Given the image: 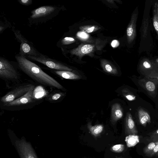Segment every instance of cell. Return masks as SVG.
Returning <instances> with one entry per match:
<instances>
[{
  "label": "cell",
  "instance_id": "obj_21",
  "mask_svg": "<svg viewBox=\"0 0 158 158\" xmlns=\"http://www.w3.org/2000/svg\"><path fill=\"white\" fill-rule=\"evenodd\" d=\"M125 148L124 145L120 144H116L112 146L110 148V150L114 152L120 153L123 152Z\"/></svg>",
  "mask_w": 158,
  "mask_h": 158
},
{
  "label": "cell",
  "instance_id": "obj_17",
  "mask_svg": "<svg viewBox=\"0 0 158 158\" xmlns=\"http://www.w3.org/2000/svg\"><path fill=\"white\" fill-rule=\"evenodd\" d=\"M87 127L91 134L95 137L99 136L103 129V126L102 125L98 124L92 126L90 123L88 124Z\"/></svg>",
  "mask_w": 158,
  "mask_h": 158
},
{
  "label": "cell",
  "instance_id": "obj_34",
  "mask_svg": "<svg viewBox=\"0 0 158 158\" xmlns=\"http://www.w3.org/2000/svg\"><path fill=\"white\" fill-rule=\"evenodd\" d=\"M156 62L158 63V58L156 60Z\"/></svg>",
  "mask_w": 158,
  "mask_h": 158
},
{
  "label": "cell",
  "instance_id": "obj_30",
  "mask_svg": "<svg viewBox=\"0 0 158 158\" xmlns=\"http://www.w3.org/2000/svg\"><path fill=\"white\" fill-rule=\"evenodd\" d=\"M143 67L146 69H148L151 68V65L147 61H144L143 64Z\"/></svg>",
  "mask_w": 158,
  "mask_h": 158
},
{
  "label": "cell",
  "instance_id": "obj_6",
  "mask_svg": "<svg viewBox=\"0 0 158 158\" xmlns=\"http://www.w3.org/2000/svg\"><path fill=\"white\" fill-rule=\"evenodd\" d=\"M16 38L20 42L19 55L24 57L28 56H37L39 53L32 44L26 39L19 31H14Z\"/></svg>",
  "mask_w": 158,
  "mask_h": 158
},
{
  "label": "cell",
  "instance_id": "obj_19",
  "mask_svg": "<svg viewBox=\"0 0 158 158\" xmlns=\"http://www.w3.org/2000/svg\"><path fill=\"white\" fill-rule=\"evenodd\" d=\"M145 78L158 85V73L154 71L151 72L145 76Z\"/></svg>",
  "mask_w": 158,
  "mask_h": 158
},
{
  "label": "cell",
  "instance_id": "obj_4",
  "mask_svg": "<svg viewBox=\"0 0 158 158\" xmlns=\"http://www.w3.org/2000/svg\"><path fill=\"white\" fill-rule=\"evenodd\" d=\"M35 87L33 81L28 80L22 81L10 89L5 95L1 97L0 104L9 102L18 99Z\"/></svg>",
  "mask_w": 158,
  "mask_h": 158
},
{
  "label": "cell",
  "instance_id": "obj_27",
  "mask_svg": "<svg viewBox=\"0 0 158 158\" xmlns=\"http://www.w3.org/2000/svg\"><path fill=\"white\" fill-rule=\"evenodd\" d=\"M158 152V144H157L154 148L148 155L150 157H152L156 155Z\"/></svg>",
  "mask_w": 158,
  "mask_h": 158
},
{
  "label": "cell",
  "instance_id": "obj_8",
  "mask_svg": "<svg viewBox=\"0 0 158 158\" xmlns=\"http://www.w3.org/2000/svg\"><path fill=\"white\" fill-rule=\"evenodd\" d=\"M56 10V7L51 6H42L32 10L31 12L30 18L37 19L45 17L52 15Z\"/></svg>",
  "mask_w": 158,
  "mask_h": 158
},
{
  "label": "cell",
  "instance_id": "obj_14",
  "mask_svg": "<svg viewBox=\"0 0 158 158\" xmlns=\"http://www.w3.org/2000/svg\"><path fill=\"white\" fill-rule=\"evenodd\" d=\"M51 72L56 76L66 79L74 80L80 78L79 76L70 71L52 70Z\"/></svg>",
  "mask_w": 158,
  "mask_h": 158
},
{
  "label": "cell",
  "instance_id": "obj_12",
  "mask_svg": "<svg viewBox=\"0 0 158 158\" xmlns=\"http://www.w3.org/2000/svg\"><path fill=\"white\" fill-rule=\"evenodd\" d=\"M123 115L122 108L118 103L113 105L111 109V119L113 123H115L121 119Z\"/></svg>",
  "mask_w": 158,
  "mask_h": 158
},
{
  "label": "cell",
  "instance_id": "obj_11",
  "mask_svg": "<svg viewBox=\"0 0 158 158\" xmlns=\"http://www.w3.org/2000/svg\"><path fill=\"white\" fill-rule=\"evenodd\" d=\"M66 93L60 89H55L48 94L45 97L44 100L50 103H58L62 101Z\"/></svg>",
  "mask_w": 158,
  "mask_h": 158
},
{
  "label": "cell",
  "instance_id": "obj_13",
  "mask_svg": "<svg viewBox=\"0 0 158 158\" xmlns=\"http://www.w3.org/2000/svg\"><path fill=\"white\" fill-rule=\"evenodd\" d=\"M93 46L90 44H84L72 50L71 52L72 54L81 56L91 52L93 50Z\"/></svg>",
  "mask_w": 158,
  "mask_h": 158
},
{
  "label": "cell",
  "instance_id": "obj_29",
  "mask_svg": "<svg viewBox=\"0 0 158 158\" xmlns=\"http://www.w3.org/2000/svg\"><path fill=\"white\" fill-rule=\"evenodd\" d=\"M124 95L129 101H132L135 99V96L133 94H125Z\"/></svg>",
  "mask_w": 158,
  "mask_h": 158
},
{
  "label": "cell",
  "instance_id": "obj_23",
  "mask_svg": "<svg viewBox=\"0 0 158 158\" xmlns=\"http://www.w3.org/2000/svg\"><path fill=\"white\" fill-rule=\"evenodd\" d=\"M153 22L154 27L158 35V16L155 6L153 11Z\"/></svg>",
  "mask_w": 158,
  "mask_h": 158
},
{
  "label": "cell",
  "instance_id": "obj_5",
  "mask_svg": "<svg viewBox=\"0 0 158 158\" xmlns=\"http://www.w3.org/2000/svg\"><path fill=\"white\" fill-rule=\"evenodd\" d=\"M27 57L29 59L42 64L52 70L70 71L72 70L62 63L40 53L37 56H28Z\"/></svg>",
  "mask_w": 158,
  "mask_h": 158
},
{
  "label": "cell",
  "instance_id": "obj_20",
  "mask_svg": "<svg viewBox=\"0 0 158 158\" xmlns=\"http://www.w3.org/2000/svg\"><path fill=\"white\" fill-rule=\"evenodd\" d=\"M158 144V140L150 143L143 149L144 153L148 155Z\"/></svg>",
  "mask_w": 158,
  "mask_h": 158
},
{
  "label": "cell",
  "instance_id": "obj_33",
  "mask_svg": "<svg viewBox=\"0 0 158 158\" xmlns=\"http://www.w3.org/2000/svg\"><path fill=\"white\" fill-rule=\"evenodd\" d=\"M155 7L156 8L157 13V15L158 16V3H155Z\"/></svg>",
  "mask_w": 158,
  "mask_h": 158
},
{
  "label": "cell",
  "instance_id": "obj_9",
  "mask_svg": "<svg viewBox=\"0 0 158 158\" xmlns=\"http://www.w3.org/2000/svg\"><path fill=\"white\" fill-rule=\"evenodd\" d=\"M138 17L137 14L132 15L130 23L127 30V35L128 43H131L136 36V23Z\"/></svg>",
  "mask_w": 158,
  "mask_h": 158
},
{
  "label": "cell",
  "instance_id": "obj_24",
  "mask_svg": "<svg viewBox=\"0 0 158 158\" xmlns=\"http://www.w3.org/2000/svg\"><path fill=\"white\" fill-rule=\"evenodd\" d=\"M75 41L74 39L70 37H66L61 40V43L63 44H68L74 42Z\"/></svg>",
  "mask_w": 158,
  "mask_h": 158
},
{
  "label": "cell",
  "instance_id": "obj_2",
  "mask_svg": "<svg viewBox=\"0 0 158 158\" xmlns=\"http://www.w3.org/2000/svg\"><path fill=\"white\" fill-rule=\"evenodd\" d=\"M35 87L18 99L9 102L0 104L1 109L10 111H19L30 109L40 104L44 99L36 98L34 97L33 94Z\"/></svg>",
  "mask_w": 158,
  "mask_h": 158
},
{
  "label": "cell",
  "instance_id": "obj_16",
  "mask_svg": "<svg viewBox=\"0 0 158 158\" xmlns=\"http://www.w3.org/2000/svg\"><path fill=\"white\" fill-rule=\"evenodd\" d=\"M102 66L104 71L106 73L116 75L118 72L116 68L106 60H102L101 61Z\"/></svg>",
  "mask_w": 158,
  "mask_h": 158
},
{
  "label": "cell",
  "instance_id": "obj_25",
  "mask_svg": "<svg viewBox=\"0 0 158 158\" xmlns=\"http://www.w3.org/2000/svg\"><path fill=\"white\" fill-rule=\"evenodd\" d=\"M77 36L79 38L83 40L88 39L89 37L88 34L84 31H79L77 34Z\"/></svg>",
  "mask_w": 158,
  "mask_h": 158
},
{
  "label": "cell",
  "instance_id": "obj_35",
  "mask_svg": "<svg viewBox=\"0 0 158 158\" xmlns=\"http://www.w3.org/2000/svg\"><path fill=\"white\" fill-rule=\"evenodd\" d=\"M157 156H158V152L156 154Z\"/></svg>",
  "mask_w": 158,
  "mask_h": 158
},
{
  "label": "cell",
  "instance_id": "obj_28",
  "mask_svg": "<svg viewBox=\"0 0 158 158\" xmlns=\"http://www.w3.org/2000/svg\"><path fill=\"white\" fill-rule=\"evenodd\" d=\"M84 31H85L87 33H91L93 32L95 29H96V27L95 26H90V27H84Z\"/></svg>",
  "mask_w": 158,
  "mask_h": 158
},
{
  "label": "cell",
  "instance_id": "obj_15",
  "mask_svg": "<svg viewBox=\"0 0 158 158\" xmlns=\"http://www.w3.org/2000/svg\"><path fill=\"white\" fill-rule=\"evenodd\" d=\"M138 114L139 122L143 126H146L147 123L151 122V117L149 114L142 109L138 110Z\"/></svg>",
  "mask_w": 158,
  "mask_h": 158
},
{
  "label": "cell",
  "instance_id": "obj_1",
  "mask_svg": "<svg viewBox=\"0 0 158 158\" xmlns=\"http://www.w3.org/2000/svg\"><path fill=\"white\" fill-rule=\"evenodd\" d=\"M19 69L33 81L44 87L64 90V87L56 80L44 72L38 66L20 56H15Z\"/></svg>",
  "mask_w": 158,
  "mask_h": 158
},
{
  "label": "cell",
  "instance_id": "obj_18",
  "mask_svg": "<svg viewBox=\"0 0 158 158\" xmlns=\"http://www.w3.org/2000/svg\"><path fill=\"white\" fill-rule=\"evenodd\" d=\"M125 141L128 147H133L139 143V136L136 135H130L125 137Z\"/></svg>",
  "mask_w": 158,
  "mask_h": 158
},
{
  "label": "cell",
  "instance_id": "obj_7",
  "mask_svg": "<svg viewBox=\"0 0 158 158\" xmlns=\"http://www.w3.org/2000/svg\"><path fill=\"white\" fill-rule=\"evenodd\" d=\"M15 144L21 158H38L31 144L24 139H15Z\"/></svg>",
  "mask_w": 158,
  "mask_h": 158
},
{
  "label": "cell",
  "instance_id": "obj_26",
  "mask_svg": "<svg viewBox=\"0 0 158 158\" xmlns=\"http://www.w3.org/2000/svg\"><path fill=\"white\" fill-rule=\"evenodd\" d=\"M19 2L23 5L28 6L32 3L31 0H19Z\"/></svg>",
  "mask_w": 158,
  "mask_h": 158
},
{
  "label": "cell",
  "instance_id": "obj_31",
  "mask_svg": "<svg viewBox=\"0 0 158 158\" xmlns=\"http://www.w3.org/2000/svg\"><path fill=\"white\" fill-rule=\"evenodd\" d=\"M119 43L117 40H114L111 43V45L113 48H116L118 46Z\"/></svg>",
  "mask_w": 158,
  "mask_h": 158
},
{
  "label": "cell",
  "instance_id": "obj_22",
  "mask_svg": "<svg viewBox=\"0 0 158 158\" xmlns=\"http://www.w3.org/2000/svg\"><path fill=\"white\" fill-rule=\"evenodd\" d=\"M145 87L147 90L150 93H153L156 89L155 84L151 81H148L145 83Z\"/></svg>",
  "mask_w": 158,
  "mask_h": 158
},
{
  "label": "cell",
  "instance_id": "obj_10",
  "mask_svg": "<svg viewBox=\"0 0 158 158\" xmlns=\"http://www.w3.org/2000/svg\"><path fill=\"white\" fill-rule=\"evenodd\" d=\"M125 131L126 134L136 135L138 133L134 122L130 112L127 113L125 119Z\"/></svg>",
  "mask_w": 158,
  "mask_h": 158
},
{
  "label": "cell",
  "instance_id": "obj_32",
  "mask_svg": "<svg viewBox=\"0 0 158 158\" xmlns=\"http://www.w3.org/2000/svg\"><path fill=\"white\" fill-rule=\"evenodd\" d=\"M158 135V129L156 130L155 131L152 133L151 136L152 137H155L156 135Z\"/></svg>",
  "mask_w": 158,
  "mask_h": 158
},
{
  "label": "cell",
  "instance_id": "obj_3",
  "mask_svg": "<svg viewBox=\"0 0 158 158\" xmlns=\"http://www.w3.org/2000/svg\"><path fill=\"white\" fill-rule=\"evenodd\" d=\"M0 78L4 81L8 89L20 83L21 79L20 73L7 60L0 57Z\"/></svg>",
  "mask_w": 158,
  "mask_h": 158
}]
</instances>
